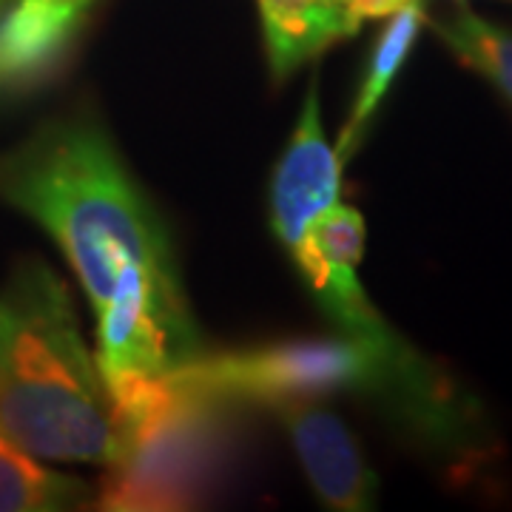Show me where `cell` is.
I'll return each mask as SVG.
<instances>
[{"instance_id":"1","label":"cell","mask_w":512,"mask_h":512,"mask_svg":"<svg viewBox=\"0 0 512 512\" xmlns=\"http://www.w3.org/2000/svg\"><path fill=\"white\" fill-rule=\"evenodd\" d=\"M0 200L55 239L94 313L126 296L188 305L163 217L89 114L49 120L3 154Z\"/></svg>"},{"instance_id":"2","label":"cell","mask_w":512,"mask_h":512,"mask_svg":"<svg viewBox=\"0 0 512 512\" xmlns=\"http://www.w3.org/2000/svg\"><path fill=\"white\" fill-rule=\"evenodd\" d=\"M0 436L40 461L109 464V390L80 336L72 293L40 259L0 291Z\"/></svg>"},{"instance_id":"3","label":"cell","mask_w":512,"mask_h":512,"mask_svg":"<svg viewBox=\"0 0 512 512\" xmlns=\"http://www.w3.org/2000/svg\"><path fill=\"white\" fill-rule=\"evenodd\" d=\"M117 447L103 464L94 507L180 512L200 507L231 464L239 404L177 384L168 373L109 387Z\"/></svg>"},{"instance_id":"4","label":"cell","mask_w":512,"mask_h":512,"mask_svg":"<svg viewBox=\"0 0 512 512\" xmlns=\"http://www.w3.org/2000/svg\"><path fill=\"white\" fill-rule=\"evenodd\" d=\"M168 376L183 387L245 410H268L285 399H322L342 390H362L393 404L404 419L436 439H444L447 430V421L393 367L348 336L228 353L202 350Z\"/></svg>"},{"instance_id":"5","label":"cell","mask_w":512,"mask_h":512,"mask_svg":"<svg viewBox=\"0 0 512 512\" xmlns=\"http://www.w3.org/2000/svg\"><path fill=\"white\" fill-rule=\"evenodd\" d=\"M268 410L282 421L313 493L328 510H373L376 476L345 421L319 399H285Z\"/></svg>"},{"instance_id":"6","label":"cell","mask_w":512,"mask_h":512,"mask_svg":"<svg viewBox=\"0 0 512 512\" xmlns=\"http://www.w3.org/2000/svg\"><path fill=\"white\" fill-rule=\"evenodd\" d=\"M339 191L342 160L325 137L319 92L313 80L271 180V228L276 239L293 251L305 239L311 222L339 202Z\"/></svg>"},{"instance_id":"7","label":"cell","mask_w":512,"mask_h":512,"mask_svg":"<svg viewBox=\"0 0 512 512\" xmlns=\"http://www.w3.org/2000/svg\"><path fill=\"white\" fill-rule=\"evenodd\" d=\"M97 0H12L0 15V89L55 69Z\"/></svg>"},{"instance_id":"8","label":"cell","mask_w":512,"mask_h":512,"mask_svg":"<svg viewBox=\"0 0 512 512\" xmlns=\"http://www.w3.org/2000/svg\"><path fill=\"white\" fill-rule=\"evenodd\" d=\"M256 6L276 80H285L333 40L359 29L348 0H256Z\"/></svg>"},{"instance_id":"9","label":"cell","mask_w":512,"mask_h":512,"mask_svg":"<svg viewBox=\"0 0 512 512\" xmlns=\"http://www.w3.org/2000/svg\"><path fill=\"white\" fill-rule=\"evenodd\" d=\"M387 26L382 29V35L376 40L373 52L367 57V72L362 77V86L356 94V103L350 111L348 123L339 134L336 143V157L342 160V165L348 163L350 157L356 154L359 143L365 140V131L370 126V117L376 114L379 103L384 100V94L390 89V83L396 80V74L404 66V60L410 55L416 37H419L421 23H424V12H421L419 0H410L399 6L393 15H387Z\"/></svg>"},{"instance_id":"10","label":"cell","mask_w":512,"mask_h":512,"mask_svg":"<svg viewBox=\"0 0 512 512\" xmlns=\"http://www.w3.org/2000/svg\"><path fill=\"white\" fill-rule=\"evenodd\" d=\"M89 501L94 495L83 481L43 467L40 458L0 436V512L83 510Z\"/></svg>"},{"instance_id":"11","label":"cell","mask_w":512,"mask_h":512,"mask_svg":"<svg viewBox=\"0 0 512 512\" xmlns=\"http://www.w3.org/2000/svg\"><path fill=\"white\" fill-rule=\"evenodd\" d=\"M433 29L464 66L490 80L512 103V32L484 20L467 6L456 9L450 18L436 20Z\"/></svg>"},{"instance_id":"12","label":"cell","mask_w":512,"mask_h":512,"mask_svg":"<svg viewBox=\"0 0 512 512\" xmlns=\"http://www.w3.org/2000/svg\"><path fill=\"white\" fill-rule=\"evenodd\" d=\"M9 3H12V0H0V15H3V9H6Z\"/></svg>"}]
</instances>
